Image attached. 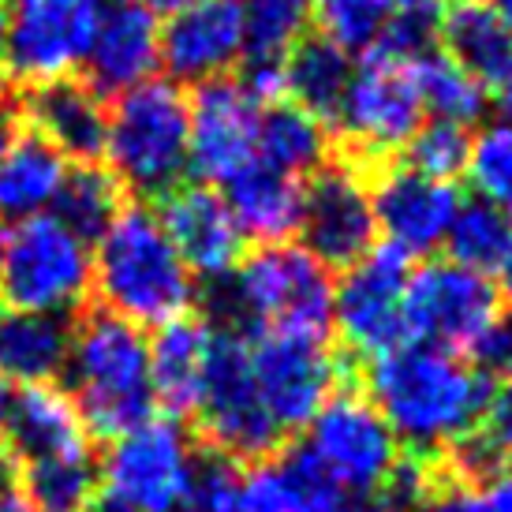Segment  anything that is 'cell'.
<instances>
[{
	"label": "cell",
	"mask_w": 512,
	"mask_h": 512,
	"mask_svg": "<svg viewBox=\"0 0 512 512\" xmlns=\"http://www.w3.org/2000/svg\"><path fill=\"white\" fill-rule=\"evenodd\" d=\"M370 404L393 427L404 453H453L483 423L490 382L471 359L423 341L367 359Z\"/></svg>",
	"instance_id": "1"
},
{
	"label": "cell",
	"mask_w": 512,
	"mask_h": 512,
	"mask_svg": "<svg viewBox=\"0 0 512 512\" xmlns=\"http://www.w3.org/2000/svg\"><path fill=\"white\" fill-rule=\"evenodd\" d=\"M94 296L101 311L157 329L191 314L199 281L187 270L157 210L124 206L94 240Z\"/></svg>",
	"instance_id": "2"
},
{
	"label": "cell",
	"mask_w": 512,
	"mask_h": 512,
	"mask_svg": "<svg viewBox=\"0 0 512 512\" xmlns=\"http://www.w3.org/2000/svg\"><path fill=\"white\" fill-rule=\"evenodd\" d=\"M68 393L90 434L116 438L154 415L150 382V337L143 326L109 311L86 314L72 329L68 348Z\"/></svg>",
	"instance_id": "3"
},
{
	"label": "cell",
	"mask_w": 512,
	"mask_h": 512,
	"mask_svg": "<svg viewBox=\"0 0 512 512\" xmlns=\"http://www.w3.org/2000/svg\"><path fill=\"white\" fill-rule=\"evenodd\" d=\"M299 453L341 498L370 501L393 498V490H419V475L404 468V445L367 393L337 389L303 427Z\"/></svg>",
	"instance_id": "4"
},
{
	"label": "cell",
	"mask_w": 512,
	"mask_h": 512,
	"mask_svg": "<svg viewBox=\"0 0 512 512\" xmlns=\"http://www.w3.org/2000/svg\"><path fill=\"white\" fill-rule=\"evenodd\" d=\"M187 143H191V98L172 79H146L116 94L113 109H105V143L120 187L139 195H169L184 184Z\"/></svg>",
	"instance_id": "5"
},
{
	"label": "cell",
	"mask_w": 512,
	"mask_h": 512,
	"mask_svg": "<svg viewBox=\"0 0 512 512\" xmlns=\"http://www.w3.org/2000/svg\"><path fill=\"white\" fill-rule=\"evenodd\" d=\"M225 299L255 333H326L333 270L292 240L258 243L225 277Z\"/></svg>",
	"instance_id": "6"
},
{
	"label": "cell",
	"mask_w": 512,
	"mask_h": 512,
	"mask_svg": "<svg viewBox=\"0 0 512 512\" xmlns=\"http://www.w3.org/2000/svg\"><path fill=\"white\" fill-rule=\"evenodd\" d=\"M94 292V243L57 214H38L4 228L0 303L8 311L68 318Z\"/></svg>",
	"instance_id": "7"
},
{
	"label": "cell",
	"mask_w": 512,
	"mask_h": 512,
	"mask_svg": "<svg viewBox=\"0 0 512 512\" xmlns=\"http://www.w3.org/2000/svg\"><path fill=\"white\" fill-rule=\"evenodd\" d=\"M202 453L176 419H157L109 438L98 460L94 512H187Z\"/></svg>",
	"instance_id": "8"
},
{
	"label": "cell",
	"mask_w": 512,
	"mask_h": 512,
	"mask_svg": "<svg viewBox=\"0 0 512 512\" xmlns=\"http://www.w3.org/2000/svg\"><path fill=\"white\" fill-rule=\"evenodd\" d=\"M341 505V494L296 449L281 460L202 456L187 512H337Z\"/></svg>",
	"instance_id": "9"
},
{
	"label": "cell",
	"mask_w": 512,
	"mask_h": 512,
	"mask_svg": "<svg viewBox=\"0 0 512 512\" xmlns=\"http://www.w3.org/2000/svg\"><path fill=\"white\" fill-rule=\"evenodd\" d=\"M98 19L101 0H4V68L27 90L72 79Z\"/></svg>",
	"instance_id": "10"
},
{
	"label": "cell",
	"mask_w": 512,
	"mask_h": 512,
	"mask_svg": "<svg viewBox=\"0 0 512 512\" xmlns=\"http://www.w3.org/2000/svg\"><path fill=\"white\" fill-rule=\"evenodd\" d=\"M251 378L281 434H296L341 389V359L326 333H255L247 341Z\"/></svg>",
	"instance_id": "11"
},
{
	"label": "cell",
	"mask_w": 512,
	"mask_h": 512,
	"mask_svg": "<svg viewBox=\"0 0 512 512\" xmlns=\"http://www.w3.org/2000/svg\"><path fill=\"white\" fill-rule=\"evenodd\" d=\"M501 318L494 277L460 266L453 258L423 262L408 273V337L445 352H475Z\"/></svg>",
	"instance_id": "12"
},
{
	"label": "cell",
	"mask_w": 512,
	"mask_h": 512,
	"mask_svg": "<svg viewBox=\"0 0 512 512\" xmlns=\"http://www.w3.org/2000/svg\"><path fill=\"white\" fill-rule=\"evenodd\" d=\"M195 415L214 453L228 460H262L277 453L285 434L277 430L258 397L251 363H247V337L232 329H217L214 359H210V374H206Z\"/></svg>",
	"instance_id": "13"
},
{
	"label": "cell",
	"mask_w": 512,
	"mask_h": 512,
	"mask_svg": "<svg viewBox=\"0 0 512 512\" xmlns=\"http://www.w3.org/2000/svg\"><path fill=\"white\" fill-rule=\"evenodd\" d=\"M408 258L397 251H370L333 281V314L337 329L356 356L374 359L400 348L408 337Z\"/></svg>",
	"instance_id": "14"
},
{
	"label": "cell",
	"mask_w": 512,
	"mask_h": 512,
	"mask_svg": "<svg viewBox=\"0 0 512 512\" xmlns=\"http://www.w3.org/2000/svg\"><path fill=\"white\" fill-rule=\"evenodd\" d=\"M427 120L412 79V60L367 53L344 86L333 124L348 146L367 157H389L404 150L419 124Z\"/></svg>",
	"instance_id": "15"
},
{
	"label": "cell",
	"mask_w": 512,
	"mask_h": 512,
	"mask_svg": "<svg viewBox=\"0 0 512 512\" xmlns=\"http://www.w3.org/2000/svg\"><path fill=\"white\" fill-rule=\"evenodd\" d=\"M299 247H307L326 270H348L374 251V210L370 184L352 165H322L303 184L299 210Z\"/></svg>",
	"instance_id": "16"
},
{
	"label": "cell",
	"mask_w": 512,
	"mask_h": 512,
	"mask_svg": "<svg viewBox=\"0 0 512 512\" xmlns=\"http://www.w3.org/2000/svg\"><path fill=\"white\" fill-rule=\"evenodd\" d=\"M460 202L453 180L427 176L412 165H389L370 184L374 232L404 258H423L445 247Z\"/></svg>",
	"instance_id": "17"
},
{
	"label": "cell",
	"mask_w": 512,
	"mask_h": 512,
	"mask_svg": "<svg viewBox=\"0 0 512 512\" xmlns=\"http://www.w3.org/2000/svg\"><path fill=\"white\" fill-rule=\"evenodd\" d=\"M262 101L240 79H214L202 83L191 98V143H187V169L202 184L225 187L247 165L258 161V116Z\"/></svg>",
	"instance_id": "18"
},
{
	"label": "cell",
	"mask_w": 512,
	"mask_h": 512,
	"mask_svg": "<svg viewBox=\"0 0 512 512\" xmlns=\"http://www.w3.org/2000/svg\"><path fill=\"white\" fill-rule=\"evenodd\" d=\"M157 217L195 281H225L247 255V236L232 217L225 191L210 184L172 187Z\"/></svg>",
	"instance_id": "19"
},
{
	"label": "cell",
	"mask_w": 512,
	"mask_h": 512,
	"mask_svg": "<svg viewBox=\"0 0 512 512\" xmlns=\"http://www.w3.org/2000/svg\"><path fill=\"white\" fill-rule=\"evenodd\" d=\"M247 57L243 15L236 0H202L169 15L161 27V64L172 83H214Z\"/></svg>",
	"instance_id": "20"
},
{
	"label": "cell",
	"mask_w": 512,
	"mask_h": 512,
	"mask_svg": "<svg viewBox=\"0 0 512 512\" xmlns=\"http://www.w3.org/2000/svg\"><path fill=\"white\" fill-rule=\"evenodd\" d=\"M83 68L86 86L113 98L154 79L161 68V23L154 8L143 0H116L113 8H101Z\"/></svg>",
	"instance_id": "21"
},
{
	"label": "cell",
	"mask_w": 512,
	"mask_h": 512,
	"mask_svg": "<svg viewBox=\"0 0 512 512\" xmlns=\"http://www.w3.org/2000/svg\"><path fill=\"white\" fill-rule=\"evenodd\" d=\"M4 445L23 464L49 460V456H68L90 449V430L75 408L68 389L57 382L45 385H19L8 404V427Z\"/></svg>",
	"instance_id": "22"
},
{
	"label": "cell",
	"mask_w": 512,
	"mask_h": 512,
	"mask_svg": "<svg viewBox=\"0 0 512 512\" xmlns=\"http://www.w3.org/2000/svg\"><path fill=\"white\" fill-rule=\"evenodd\" d=\"M438 38L445 53L483 86L486 98L512 109V30L486 0H453V8L441 12Z\"/></svg>",
	"instance_id": "23"
},
{
	"label": "cell",
	"mask_w": 512,
	"mask_h": 512,
	"mask_svg": "<svg viewBox=\"0 0 512 512\" xmlns=\"http://www.w3.org/2000/svg\"><path fill=\"white\" fill-rule=\"evenodd\" d=\"M214 341L217 329L191 314L157 326V333L150 337V382H154L157 404H165L176 415L199 408L202 385L214 359Z\"/></svg>",
	"instance_id": "24"
},
{
	"label": "cell",
	"mask_w": 512,
	"mask_h": 512,
	"mask_svg": "<svg viewBox=\"0 0 512 512\" xmlns=\"http://www.w3.org/2000/svg\"><path fill=\"white\" fill-rule=\"evenodd\" d=\"M27 116L45 143H53L68 161H94L105 143V105L94 86L57 79L30 86Z\"/></svg>",
	"instance_id": "25"
},
{
	"label": "cell",
	"mask_w": 512,
	"mask_h": 512,
	"mask_svg": "<svg viewBox=\"0 0 512 512\" xmlns=\"http://www.w3.org/2000/svg\"><path fill=\"white\" fill-rule=\"evenodd\" d=\"M68 157L38 131L15 135L12 146L0 154V221H27L53 214L57 195L68 180Z\"/></svg>",
	"instance_id": "26"
},
{
	"label": "cell",
	"mask_w": 512,
	"mask_h": 512,
	"mask_svg": "<svg viewBox=\"0 0 512 512\" xmlns=\"http://www.w3.org/2000/svg\"><path fill=\"white\" fill-rule=\"evenodd\" d=\"M303 184L288 172H277L270 165H247L240 176L225 184V199L232 206V217L240 221L243 236L258 243L292 240L299 228L303 210Z\"/></svg>",
	"instance_id": "27"
},
{
	"label": "cell",
	"mask_w": 512,
	"mask_h": 512,
	"mask_svg": "<svg viewBox=\"0 0 512 512\" xmlns=\"http://www.w3.org/2000/svg\"><path fill=\"white\" fill-rule=\"evenodd\" d=\"M72 326L57 314H0V374L8 385H45L68 367Z\"/></svg>",
	"instance_id": "28"
},
{
	"label": "cell",
	"mask_w": 512,
	"mask_h": 512,
	"mask_svg": "<svg viewBox=\"0 0 512 512\" xmlns=\"http://www.w3.org/2000/svg\"><path fill=\"white\" fill-rule=\"evenodd\" d=\"M258 161L311 180L329 161V124L292 101H273L258 116Z\"/></svg>",
	"instance_id": "29"
},
{
	"label": "cell",
	"mask_w": 512,
	"mask_h": 512,
	"mask_svg": "<svg viewBox=\"0 0 512 512\" xmlns=\"http://www.w3.org/2000/svg\"><path fill=\"white\" fill-rule=\"evenodd\" d=\"M348 79H352V57L322 38H303L281 60V86L292 105L307 109L326 124H333L337 116Z\"/></svg>",
	"instance_id": "30"
},
{
	"label": "cell",
	"mask_w": 512,
	"mask_h": 512,
	"mask_svg": "<svg viewBox=\"0 0 512 512\" xmlns=\"http://www.w3.org/2000/svg\"><path fill=\"white\" fill-rule=\"evenodd\" d=\"M449 258L468 266V270L483 273V277H498L512 270V217L501 214L498 206L486 199L460 202L453 217V228L445 236Z\"/></svg>",
	"instance_id": "31"
},
{
	"label": "cell",
	"mask_w": 512,
	"mask_h": 512,
	"mask_svg": "<svg viewBox=\"0 0 512 512\" xmlns=\"http://www.w3.org/2000/svg\"><path fill=\"white\" fill-rule=\"evenodd\" d=\"M412 79L423 101L427 120H449L460 128H471L486 113V94L445 49H430L423 57L412 60Z\"/></svg>",
	"instance_id": "32"
},
{
	"label": "cell",
	"mask_w": 512,
	"mask_h": 512,
	"mask_svg": "<svg viewBox=\"0 0 512 512\" xmlns=\"http://www.w3.org/2000/svg\"><path fill=\"white\" fill-rule=\"evenodd\" d=\"M19 486L42 512H94L98 501V460L90 449L23 464Z\"/></svg>",
	"instance_id": "33"
},
{
	"label": "cell",
	"mask_w": 512,
	"mask_h": 512,
	"mask_svg": "<svg viewBox=\"0 0 512 512\" xmlns=\"http://www.w3.org/2000/svg\"><path fill=\"white\" fill-rule=\"evenodd\" d=\"M124 206H128L124 202V187H120V180H116L113 172L94 165V161H83L79 169L68 172L53 214L64 225H72L79 236H86V240L94 243Z\"/></svg>",
	"instance_id": "34"
},
{
	"label": "cell",
	"mask_w": 512,
	"mask_h": 512,
	"mask_svg": "<svg viewBox=\"0 0 512 512\" xmlns=\"http://www.w3.org/2000/svg\"><path fill=\"white\" fill-rule=\"evenodd\" d=\"M243 15L247 57L281 64L288 49L303 42V30L311 23V0H236Z\"/></svg>",
	"instance_id": "35"
},
{
	"label": "cell",
	"mask_w": 512,
	"mask_h": 512,
	"mask_svg": "<svg viewBox=\"0 0 512 512\" xmlns=\"http://www.w3.org/2000/svg\"><path fill=\"white\" fill-rule=\"evenodd\" d=\"M311 19L322 42L348 57H367L382 42L389 8L382 0H311Z\"/></svg>",
	"instance_id": "36"
},
{
	"label": "cell",
	"mask_w": 512,
	"mask_h": 512,
	"mask_svg": "<svg viewBox=\"0 0 512 512\" xmlns=\"http://www.w3.org/2000/svg\"><path fill=\"white\" fill-rule=\"evenodd\" d=\"M464 172L471 176L479 199L512 217V109H505V116L486 124L479 135H471V154Z\"/></svg>",
	"instance_id": "37"
},
{
	"label": "cell",
	"mask_w": 512,
	"mask_h": 512,
	"mask_svg": "<svg viewBox=\"0 0 512 512\" xmlns=\"http://www.w3.org/2000/svg\"><path fill=\"white\" fill-rule=\"evenodd\" d=\"M468 154H471L468 128L449 124V120H423L419 131L404 146L408 165L427 172V176H438V180H456L460 172L468 169Z\"/></svg>",
	"instance_id": "38"
},
{
	"label": "cell",
	"mask_w": 512,
	"mask_h": 512,
	"mask_svg": "<svg viewBox=\"0 0 512 512\" xmlns=\"http://www.w3.org/2000/svg\"><path fill=\"white\" fill-rule=\"evenodd\" d=\"M438 27H441V12L434 0H404L397 8H389L382 42H378L374 53H385V57H397V60L423 57L438 42Z\"/></svg>",
	"instance_id": "39"
},
{
	"label": "cell",
	"mask_w": 512,
	"mask_h": 512,
	"mask_svg": "<svg viewBox=\"0 0 512 512\" xmlns=\"http://www.w3.org/2000/svg\"><path fill=\"white\" fill-rule=\"evenodd\" d=\"M479 438L501 468H512V378H505L498 389H490L483 423H479Z\"/></svg>",
	"instance_id": "40"
},
{
	"label": "cell",
	"mask_w": 512,
	"mask_h": 512,
	"mask_svg": "<svg viewBox=\"0 0 512 512\" xmlns=\"http://www.w3.org/2000/svg\"><path fill=\"white\" fill-rule=\"evenodd\" d=\"M412 512H486V505L468 479H445L434 486H419Z\"/></svg>",
	"instance_id": "41"
},
{
	"label": "cell",
	"mask_w": 512,
	"mask_h": 512,
	"mask_svg": "<svg viewBox=\"0 0 512 512\" xmlns=\"http://www.w3.org/2000/svg\"><path fill=\"white\" fill-rule=\"evenodd\" d=\"M475 367L501 378H512V318H498V326L475 344Z\"/></svg>",
	"instance_id": "42"
},
{
	"label": "cell",
	"mask_w": 512,
	"mask_h": 512,
	"mask_svg": "<svg viewBox=\"0 0 512 512\" xmlns=\"http://www.w3.org/2000/svg\"><path fill=\"white\" fill-rule=\"evenodd\" d=\"M479 494H483L486 512H512V468L490 471Z\"/></svg>",
	"instance_id": "43"
},
{
	"label": "cell",
	"mask_w": 512,
	"mask_h": 512,
	"mask_svg": "<svg viewBox=\"0 0 512 512\" xmlns=\"http://www.w3.org/2000/svg\"><path fill=\"white\" fill-rule=\"evenodd\" d=\"M0 512H42L27 498V490L19 486V479L4 468H0Z\"/></svg>",
	"instance_id": "44"
},
{
	"label": "cell",
	"mask_w": 512,
	"mask_h": 512,
	"mask_svg": "<svg viewBox=\"0 0 512 512\" xmlns=\"http://www.w3.org/2000/svg\"><path fill=\"white\" fill-rule=\"evenodd\" d=\"M15 135H19V128H15V109L4 98H0V154L12 146Z\"/></svg>",
	"instance_id": "45"
},
{
	"label": "cell",
	"mask_w": 512,
	"mask_h": 512,
	"mask_svg": "<svg viewBox=\"0 0 512 512\" xmlns=\"http://www.w3.org/2000/svg\"><path fill=\"white\" fill-rule=\"evenodd\" d=\"M337 512H400V509L393 505V498H389V501H385V498L382 501L370 498V501H359V505H341Z\"/></svg>",
	"instance_id": "46"
},
{
	"label": "cell",
	"mask_w": 512,
	"mask_h": 512,
	"mask_svg": "<svg viewBox=\"0 0 512 512\" xmlns=\"http://www.w3.org/2000/svg\"><path fill=\"white\" fill-rule=\"evenodd\" d=\"M146 4H150L157 15H176V12H184V8L202 4V0H146Z\"/></svg>",
	"instance_id": "47"
},
{
	"label": "cell",
	"mask_w": 512,
	"mask_h": 512,
	"mask_svg": "<svg viewBox=\"0 0 512 512\" xmlns=\"http://www.w3.org/2000/svg\"><path fill=\"white\" fill-rule=\"evenodd\" d=\"M8 404H12V385L0 374V449H4V427H8Z\"/></svg>",
	"instance_id": "48"
},
{
	"label": "cell",
	"mask_w": 512,
	"mask_h": 512,
	"mask_svg": "<svg viewBox=\"0 0 512 512\" xmlns=\"http://www.w3.org/2000/svg\"><path fill=\"white\" fill-rule=\"evenodd\" d=\"M486 4H490V12L498 15L501 23L512 30V0H486Z\"/></svg>",
	"instance_id": "49"
},
{
	"label": "cell",
	"mask_w": 512,
	"mask_h": 512,
	"mask_svg": "<svg viewBox=\"0 0 512 512\" xmlns=\"http://www.w3.org/2000/svg\"><path fill=\"white\" fill-rule=\"evenodd\" d=\"M0 68H4V0H0Z\"/></svg>",
	"instance_id": "50"
},
{
	"label": "cell",
	"mask_w": 512,
	"mask_h": 512,
	"mask_svg": "<svg viewBox=\"0 0 512 512\" xmlns=\"http://www.w3.org/2000/svg\"><path fill=\"white\" fill-rule=\"evenodd\" d=\"M385 8H397V4H404V0H382Z\"/></svg>",
	"instance_id": "51"
},
{
	"label": "cell",
	"mask_w": 512,
	"mask_h": 512,
	"mask_svg": "<svg viewBox=\"0 0 512 512\" xmlns=\"http://www.w3.org/2000/svg\"><path fill=\"white\" fill-rule=\"evenodd\" d=\"M505 277H509V303H512V270H509V273H505Z\"/></svg>",
	"instance_id": "52"
},
{
	"label": "cell",
	"mask_w": 512,
	"mask_h": 512,
	"mask_svg": "<svg viewBox=\"0 0 512 512\" xmlns=\"http://www.w3.org/2000/svg\"><path fill=\"white\" fill-rule=\"evenodd\" d=\"M0 243H4V221H0Z\"/></svg>",
	"instance_id": "53"
}]
</instances>
